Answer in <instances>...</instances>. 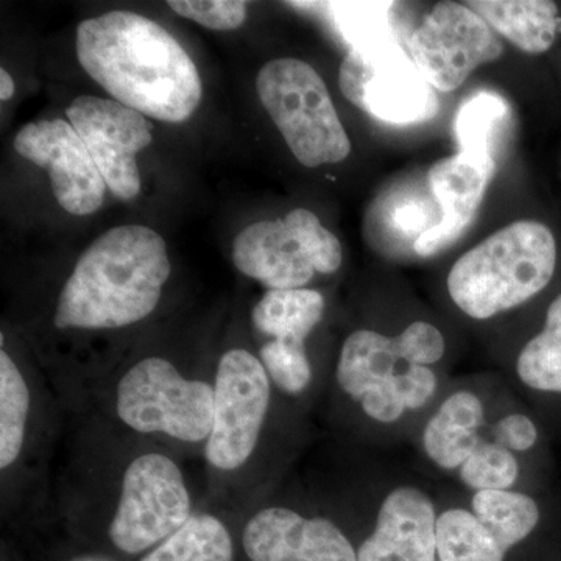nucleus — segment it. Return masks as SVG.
<instances>
[{
	"label": "nucleus",
	"instance_id": "nucleus-13",
	"mask_svg": "<svg viewBox=\"0 0 561 561\" xmlns=\"http://www.w3.org/2000/svg\"><path fill=\"white\" fill-rule=\"evenodd\" d=\"M323 291L265 290L251 308L250 323L257 357L276 391L295 408L311 415L323 393V368L311 353L312 335L327 317Z\"/></svg>",
	"mask_w": 561,
	"mask_h": 561
},
{
	"label": "nucleus",
	"instance_id": "nucleus-12",
	"mask_svg": "<svg viewBox=\"0 0 561 561\" xmlns=\"http://www.w3.org/2000/svg\"><path fill=\"white\" fill-rule=\"evenodd\" d=\"M239 538L250 561H357L342 524L294 471L242 513Z\"/></svg>",
	"mask_w": 561,
	"mask_h": 561
},
{
	"label": "nucleus",
	"instance_id": "nucleus-26",
	"mask_svg": "<svg viewBox=\"0 0 561 561\" xmlns=\"http://www.w3.org/2000/svg\"><path fill=\"white\" fill-rule=\"evenodd\" d=\"M169 7L180 16L216 32L242 27L249 11V3L241 0H171Z\"/></svg>",
	"mask_w": 561,
	"mask_h": 561
},
{
	"label": "nucleus",
	"instance_id": "nucleus-3",
	"mask_svg": "<svg viewBox=\"0 0 561 561\" xmlns=\"http://www.w3.org/2000/svg\"><path fill=\"white\" fill-rule=\"evenodd\" d=\"M553 437L501 375L454 378L411 446L431 481L463 491L556 486Z\"/></svg>",
	"mask_w": 561,
	"mask_h": 561
},
{
	"label": "nucleus",
	"instance_id": "nucleus-14",
	"mask_svg": "<svg viewBox=\"0 0 561 561\" xmlns=\"http://www.w3.org/2000/svg\"><path fill=\"white\" fill-rule=\"evenodd\" d=\"M256 91L290 153L309 169L343 162L353 144L327 83L300 58H276L262 66Z\"/></svg>",
	"mask_w": 561,
	"mask_h": 561
},
{
	"label": "nucleus",
	"instance_id": "nucleus-18",
	"mask_svg": "<svg viewBox=\"0 0 561 561\" xmlns=\"http://www.w3.org/2000/svg\"><path fill=\"white\" fill-rule=\"evenodd\" d=\"M114 197H138V153L153 140V127L144 114L113 99L80 95L66 110Z\"/></svg>",
	"mask_w": 561,
	"mask_h": 561
},
{
	"label": "nucleus",
	"instance_id": "nucleus-16",
	"mask_svg": "<svg viewBox=\"0 0 561 561\" xmlns=\"http://www.w3.org/2000/svg\"><path fill=\"white\" fill-rule=\"evenodd\" d=\"M504 41L467 2H438L409 39V54L424 81L443 94L460 90L482 66L500 60Z\"/></svg>",
	"mask_w": 561,
	"mask_h": 561
},
{
	"label": "nucleus",
	"instance_id": "nucleus-19",
	"mask_svg": "<svg viewBox=\"0 0 561 561\" xmlns=\"http://www.w3.org/2000/svg\"><path fill=\"white\" fill-rule=\"evenodd\" d=\"M341 88L354 105L391 124L419 122L435 106L432 88L393 43L351 50L342 62Z\"/></svg>",
	"mask_w": 561,
	"mask_h": 561
},
{
	"label": "nucleus",
	"instance_id": "nucleus-9",
	"mask_svg": "<svg viewBox=\"0 0 561 561\" xmlns=\"http://www.w3.org/2000/svg\"><path fill=\"white\" fill-rule=\"evenodd\" d=\"M561 279V230L519 217L461 253L443 279L446 305L468 324L518 321Z\"/></svg>",
	"mask_w": 561,
	"mask_h": 561
},
{
	"label": "nucleus",
	"instance_id": "nucleus-5",
	"mask_svg": "<svg viewBox=\"0 0 561 561\" xmlns=\"http://www.w3.org/2000/svg\"><path fill=\"white\" fill-rule=\"evenodd\" d=\"M77 58L113 101L151 119L181 124L201 106L197 66L172 33L149 18L114 10L81 22Z\"/></svg>",
	"mask_w": 561,
	"mask_h": 561
},
{
	"label": "nucleus",
	"instance_id": "nucleus-20",
	"mask_svg": "<svg viewBox=\"0 0 561 561\" xmlns=\"http://www.w3.org/2000/svg\"><path fill=\"white\" fill-rule=\"evenodd\" d=\"M13 146L24 160L47 169L51 191L62 209L73 216H91L102 208L108 186L69 121L25 124L14 136Z\"/></svg>",
	"mask_w": 561,
	"mask_h": 561
},
{
	"label": "nucleus",
	"instance_id": "nucleus-28",
	"mask_svg": "<svg viewBox=\"0 0 561 561\" xmlns=\"http://www.w3.org/2000/svg\"><path fill=\"white\" fill-rule=\"evenodd\" d=\"M66 561H117L113 557L106 556L103 552H81L77 556L69 557Z\"/></svg>",
	"mask_w": 561,
	"mask_h": 561
},
{
	"label": "nucleus",
	"instance_id": "nucleus-11",
	"mask_svg": "<svg viewBox=\"0 0 561 561\" xmlns=\"http://www.w3.org/2000/svg\"><path fill=\"white\" fill-rule=\"evenodd\" d=\"M438 561H505L561 523V489L463 491L437 483Z\"/></svg>",
	"mask_w": 561,
	"mask_h": 561
},
{
	"label": "nucleus",
	"instance_id": "nucleus-27",
	"mask_svg": "<svg viewBox=\"0 0 561 561\" xmlns=\"http://www.w3.org/2000/svg\"><path fill=\"white\" fill-rule=\"evenodd\" d=\"M14 94V81L7 69H0V99L2 102L10 101Z\"/></svg>",
	"mask_w": 561,
	"mask_h": 561
},
{
	"label": "nucleus",
	"instance_id": "nucleus-15",
	"mask_svg": "<svg viewBox=\"0 0 561 561\" xmlns=\"http://www.w3.org/2000/svg\"><path fill=\"white\" fill-rule=\"evenodd\" d=\"M232 264L265 290L311 289L317 276L341 271L343 247L317 214L295 208L243 228L232 242Z\"/></svg>",
	"mask_w": 561,
	"mask_h": 561
},
{
	"label": "nucleus",
	"instance_id": "nucleus-2",
	"mask_svg": "<svg viewBox=\"0 0 561 561\" xmlns=\"http://www.w3.org/2000/svg\"><path fill=\"white\" fill-rule=\"evenodd\" d=\"M451 342L427 313L346 332L321 393L337 443L382 451L408 443L453 382Z\"/></svg>",
	"mask_w": 561,
	"mask_h": 561
},
{
	"label": "nucleus",
	"instance_id": "nucleus-10",
	"mask_svg": "<svg viewBox=\"0 0 561 561\" xmlns=\"http://www.w3.org/2000/svg\"><path fill=\"white\" fill-rule=\"evenodd\" d=\"M68 413L39 365L0 342V493L2 513L43 519L50 513L55 465Z\"/></svg>",
	"mask_w": 561,
	"mask_h": 561
},
{
	"label": "nucleus",
	"instance_id": "nucleus-25",
	"mask_svg": "<svg viewBox=\"0 0 561 561\" xmlns=\"http://www.w3.org/2000/svg\"><path fill=\"white\" fill-rule=\"evenodd\" d=\"M442 220L440 206L434 195L426 192H408L394 194L386 206L383 225L386 231L398 243L409 241L413 245L420 236L434 228Z\"/></svg>",
	"mask_w": 561,
	"mask_h": 561
},
{
	"label": "nucleus",
	"instance_id": "nucleus-22",
	"mask_svg": "<svg viewBox=\"0 0 561 561\" xmlns=\"http://www.w3.org/2000/svg\"><path fill=\"white\" fill-rule=\"evenodd\" d=\"M502 41L529 57H545L561 44V5L552 0L467 2Z\"/></svg>",
	"mask_w": 561,
	"mask_h": 561
},
{
	"label": "nucleus",
	"instance_id": "nucleus-7",
	"mask_svg": "<svg viewBox=\"0 0 561 561\" xmlns=\"http://www.w3.org/2000/svg\"><path fill=\"white\" fill-rule=\"evenodd\" d=\"M171 275L160 232L142 225L111 228L80 254L61 284L51 327L66 334L131 330L158 311Z\"/></svg>",
	"mask_w": 561,
	"mask_h": 561
},
{
	"label": "nucleus",
	"instance_id": "nucleus-17",
	"mask_svg": "<svg viewBox=\"0 0 561 561\" xmlns=\"http://www.w3.org/2000/svg\"><path fill=\"white\" fill-rule=\"evenodd\" d=\"M515 323L500 375L556 440L561 437V279Z\"/></svg>",
	"mask_w": 561,
	"mask_h": 561
},
{
	"label": "nucleus",
	"instance_id": "nucleus-1",
	"mask_svg": "<svg viewBox=\"0 0 561 561\" xmlns=\"http://www.w3.org/2000/svg\"><path fill=\"white\" fill-rule=\"evenodd\" d=\"M60 451L50 513L76 529L98 531L122 556L149 553L203 500L180 454L95 413L68 415Z\"/></svg>",
	"mask_w": 561,
	"mask_h": 561
},
{
	"label": "nucleus",
	"instance_id": "nucleus-23",
	"mask_svg": "<svg viewBox=\"0 0 561 561\" xmlns=\"http://www.w3.org/2000/svg\"><path fill=\"white\" fill-rule=\"evenodd\" d=\"M241 516L201 502L179 530L139 561H236L232 524Z\"/></svg>",
	"mask_w": 561,
	"mask_h": 561
},
{
	"label": "nucleus",
	"instance_id": "nucleus-6",
	"mask_svg": "<svg viewBox=\"0 0 561 561\" xmlns=\"http://www.w3.org/2000/svg\"><path fill=\"white\" fill-rule=\"evenodd\" d=\"M337 445L334 463L305 482L331 512L364 519L357 561H438L437 483L419 468L382 465L373 451Z\"/></svg>",
	"mask_w": 561,
	"mask_h": 561
},
{
	"label": "nucleus",
	"instance_id": "nucleus-24",
	"mask_svg": "<svg viewBox=\"0 0 561 561\" xmlns=\"http://www.w3.org/2000/svg\"><path fill=\"white\" fill-rule=\"evenodd\" d=\"M511 106L497 92L481 91L468 98L457 111L456 130L459 153L496 173L493 153L494 131L508 117Z\"/></svg>",
	"mask_w": 561,
	"mask_h": 561
},
{
	"label": "nucleus",
	"instance_id": "nucleus-21",
	"mask_svg": "<svg viewBox=\"0 0 561 561\" xmlns=\"http://www.w3.org/2000/svg\"><path fill=\"white\" fill-rule=\"evenodd\" d=\"M494 173L457 153L435 161L427 173V186L440 206L442 220L420 236L413 254L431 260L459 241L481 209Z\"/></svg>",
	"mask_w": 561,
	"mask_h": 561
},
{
	"label": "nucleus",
	"instance_id": "nucleus-4",
	"mask_svg": "<svg viewBox=\"0 0 561 561\" xmlns=\"http://www.w3.org/2000/svg\"><path fill=\"white\" fill-rule=\"evenodd\" d=\"M308 445V413L280 397L256 351L231 345L217 354L202 504L242 515L294 471Z\"/></svg>",
	"mask_w": 561,
	"mask_h": 561
},
{
	"label": "nucleus",
	"instance_id": "nucleus-8",
	"mask_svg": "<svg viewBox=\"0 0 561 561\" xmlns=\"http://www.w3.org/2000/svg\"><path fill=\"white\" fill-rule=\"evenodd\" d=\"M214 364H186L151 351L122 360L92 393L87 411L151 438L183 459H203L216 408Z\"/></svg>",
	"mask_w": 561,
	"mask_h": 561
}]
</instances>
